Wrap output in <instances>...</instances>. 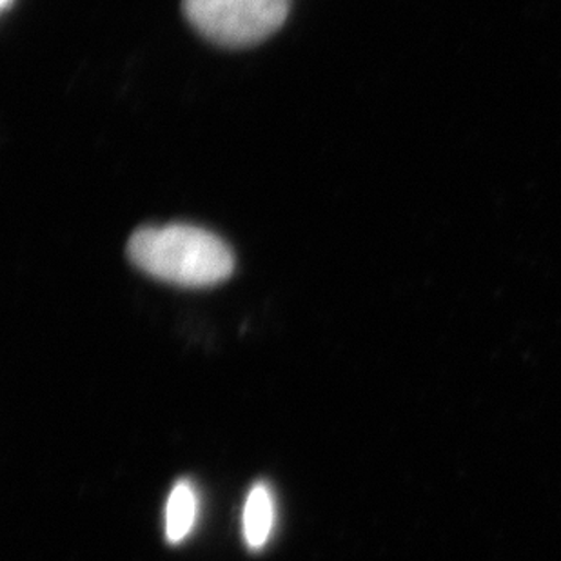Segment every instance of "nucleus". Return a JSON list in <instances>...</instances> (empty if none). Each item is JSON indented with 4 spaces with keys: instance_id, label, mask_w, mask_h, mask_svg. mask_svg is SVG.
<instances>
[{
    "instance_id": "obj_1",
    "label": "nucleus",
    "mask_w": 561,
    "mask_h": 561,
    "mask_svg": "<svg viewBox=\"0 0 561 561\" xmlns=\"http://www.w3.org/2000/svg\"><path fill=\"white\" fill-rule=\"evenodd\" d=\"M127 256L157 280L181 287H213L233 275L229 245L191 224L144 226L127 242Z\"/></svg>"
},
{
    "instance_id": "obj_2",
    "label": "nucleus",
    "mask_w": 561,
    "mask_h": 561,
    "mask_svg": "<svg viewBox=\"0 0 561 561\" xmlns=\"http://www.w3.org/2000/svg\"><path fill=\"white\" fill-rule=\"evenodd\" d=\"M289 8V0H182L191 26L226 48L264 43L284 26Z\"/></svg>"
},
{
    "instance_id": "obj_3",
    "label": "nucleus",
    "mask_w": 561,
    "mask_h": 561,
    "mask_svg": "<svg viewBox=\"0 0 561 561\" xmlns=\"http://www.w3.org/2000/svg\"><path fill=\"white\" fill-rule=\"evenodd\" d=\"M275 525V502L271 489L264 482L256 483L248 494L244 505V540L251 551L264 549Z\"/></svg>"
},
{
    "instance_id": "obj_4",
    "label": "nucleus",
    "mask_w": 561,
    "mask_h": 561,
    "mask_svg": "<svg viewBox=\"0 0 561 561\" xmlns=\"http://www.w3.org/2000/svg\"><path fill=\"white\" fill-rule=\"evenodd\" d=\"M198 499L190 480H181L171 491L165 505V538L176 546L186 540L196 524Z\"/></svg>"
},
{
    "instance_id": "obj_5",
    "label": "nucleus",
    "mask_w": 561,
    "mask_h": 561,
    "mask_svg": "<svg viewBox=\"0 0 561 561\" xmlns=\"http://www.w3.org/2000/svg\"><path fill=\"white\" fill-rule=\"evenodd\" d=\"M11 2H13V0H0V4H2V8H4V10H8V8H10Z\"/></svg>"
}]
</instances>
